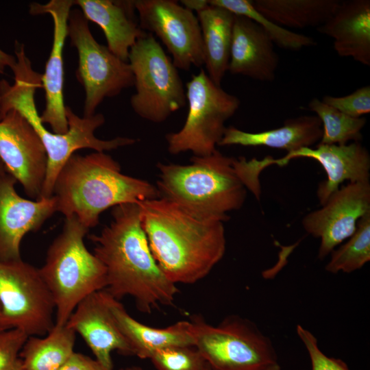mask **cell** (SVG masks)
<instances>
[{
	"label": "cell",
	"instance_id": "obj_1",
	"mask_svg": "<svg viewBox=\"0 0 370 370\" xmlns=\"http://www.w3.org/2000/svg\"><path fill=\"white\" fill-rule=\"evenodd\" d=\"M112 217L99 234L88 236L95 245L93 254L106 269L104 291L117 300L132 297L144 313L172 304L179 289L152 254L141 225L139 204L116 206Z\"/></svg>",
	"mask_w": 370,
	"mask_h": 370
},
{
	"label": "cell",
	"instance_id": "obj_2",
	"mask_svg": "<svg viewBox=\"0 0 370 370\" xmlns=\"http://www.w3.org/2000/svg\"><path fill=\"white\" fill-rule=\"evenodd\" d=\"M138 204L141 225L152 254L175 284L197 282L223 258L224 222L197 217L162 197Z\"/></svg>",
	"mask_w": 370,
	"mask_h": 370
},
{
	"label": "cell",
	"instance_id": "obj_3",
	"mask_svg": "<svg viewBox=\"0 0 370 370\" xmlns=\"http://www.w3.org/2000/svg\"><path fill=\"white\" fill-rule=\"evenodd\" d=\"M14 53L16 62L12 69L14 83L11 84L5 79L0 81V117L10 110H16L33 127L45 146L48 164L40 199L53 196L59 172L75 151L87 148L104 152L136 143V139L127 137L119 136L110 140L97 138L95 131L103 125L104 116L98 113L79 117L68 106L67 132L57 134L49 131L41 122L34 100L36 89L42 87V75L32 69L24 45L18 41L15 42Z\"/></svg>",
	"mask_w": 370,
	"mask_h": 370
},
{
	"label": "cell",
	"instance_id": "obj_4",
	"mask_svg": "<svg viewBox=\"0 0 370 370\" xmlns=\"http://www.w3.org/2000/svg\"><path fill=\"white\" fill-rule=\"evenodd\" d=\"M53 196L57 212L74 216L88 230L106 210L160 197L156 186L123 174L119 163L104 152L73 154L60 171Z\"/></svg>",
	"mask_w": 370,
	"mask_h": 370
},
{
	"label": "cell",
	"instance_id": "obj_5",
	"mask_svg": "<svg viewBox=\"0 0 370 370\" xmlns=\"http://www.w3.org/2000/svg\"><path fill=\"white\" fill-rule=\"evenodd\" d=\"M234 159L217 149L208 156H193L189 164L158 163L160 197L197 217L226 221L228 212L243 206L247 191Z\"/></svg>",
	"mask_w": 370,
	"mask_h": 370
},
{
	"label": "cell",
	"instance_id": "obj_6",
	"mask_svg": "<svg viewBox=\"0 0 370 370\" xmlns=\"http://www.w3.org/2000/svg\"><path fill=\"white\" fill-rule=\"evenodd\" d=\"M88 230L75 217H65L39 268L54 300L56 325H66L82 299L106 287V269L84 242Z\"/></svg>",
	"mask_w": 370,
	"mask_h": 370
},
{
	"label": "cell",
	"instance_id": "obj_7",
	"mask_svg": "<svg viewBox=\"0 0 370 370\" xmlns=\"http://www.w3.org/2000/svg\"><path fill=\"white\" fill-rule=\"evenodd\" d=\"M190 322L194 347L212 370H264L278 363L269 337L247 319L230 316L217 326L199 317Z\"/></svg>",
	"mask_w": 370,
	"mask_h": 370
},
{
	"label": "cell",
	"instance_id": "obj_8",
	"mask_svg": "<svg viewBox=\"0 0 370 370\" xmlns=\"http://www.w3.org/2000/svg\"><path fill=\"white\" fill-rule=\"evenodd\" d=\"M128 62L136 92L131 107L140 117L160 123L186 103L177 69L153 34L147 32L131 47Z\"/></svg>",
	"mask_w": 370,
	"mask_h": 370
},
{
	"label": "cell",
	"instance_id": "obj_9",
	"mask_svg": "<svg viewBox=\"0 0 370 370\" xmlns=\"http://www.w3.org/2000/svg\"><path fill=\"white\" fill-rule=\"evenodd\" d=\"M186 88L187 116L181 130L166 135L168 151L210 155L217 150L225 123L236 113L241 101L215 84L203 69L192 75Z\"/></svg>",
	"mask_w": 370,
	"mask_h": 370
},
{
	"label": "cell",
	"instance_id": "obj_10",
	"mask_svg": "<svg viewBox=\"0 0 370 370\" xmlns=\"http://www.w3.org/2000/svg\"><path fill=\"white\" fill-rule=\"evenodd\" d=\"M67 37L77 51L76 77L85 92L84 116H91L106 98L134 86V75L128 62L95 39L88 21L79 9L71 10Z\"/></svg>",
	"mask_w": 370,
	"mask_h": 370
},
{
	"label": "cell",
	"instance_id": "obj_11",
	"mask_svg": "<svg viewBox=\"0 0 370 370\" xmlns=\"http://www.w3.org/2000/svg\"><path fill=\"white\" fill-rule=\"evenodd\" d=\"M0 304L11 328L44 336L55 325L56 306L39 268L22 259L0 262Z\"/></svg>",
	"mask_w": 370,
	"mask_h": 370
},
{
	"label": "cell",
	"instance_id": "obj_12",
	"mask_svg": "<svg viewBox=\"0 0 370 370\" xmlns=\"http://www.w3.org/2000/svg\"><path fill=\"white\" fill-rule=\"evenodd\" d=\"M134 7L140 29L160 39L177 69L204 65L201 32L194 12L171 0H136Z\"/></svg>",
	"mask_w": 370,
	"mask_h": 370
},
{
	"label": "cell",
	"instance_id": "obj_13",
	"mask_svg": "<svg viewBox=\"0 0 370 370\" xmlns=\"http://www.w3.org/2000/svg\"><path fill=\"white\" fill-rule=\"evenodd\" d=\"M0 160L33 200L40 199L48 157L29 123L16 110L0 117Z\"/></svg>",
	"mask_w": 370,
	"mask_h": 370
},
{
	"label": "cell",
	"instance_id": "obj_14",
	"mask_svg": "<svg viewBox=\"0 0 370 370\" xmlns=\"http://www.w3.org/2000/svg\"><path fill=\"white\" fill-rule=\"evenodd\" d=\"M368 213L370 182H349L305 215L301 225L308 234L320 238L317 257L323 260L355 232L358 221Z\"/></svg>",
	"mask_w": 370,
	"mask_h": 370
},
{
	"label": "cell",
	"instance_id": "obj_15",
	"mask_svg": "<svg viewBox=\"0 0 370 370\" xmlns=\"http://www.w3.org/2000/svg\"><path fill=\"white\" fill-rule=\"evenodd\" d=\"M16 182L7 172L0 175V262L22 259L23 237L39 230L57 212L53 196L38 200L23 198L16 191Z\"/></svg>",
	"mask_w": 370,
	"mask_h": 370
},
{
	"label": "cell",
	"instance_id": "obj_16",
	"mask_svg": "<svg viewBox=\"0 0 370 370\" xmlns=\"http://www.w3.org/2000/svg\"><path fill=\"white\" fill-rule=\"evenodd\" d=\"M73 5V0H51L45 4L34 2L29 5L31 14H49L53 23L52 47L41 78L45 92V108L40 120L43 124H49L57 134H64L68 131L64 102L63 50L67 37L68 20Z\"/></svg>",
	"mask_w": 370,
	"mask_h": 370
},
{
	"label": "cell",
	"instance_id": "obj_17",
	"mask_svg": "<svg viewBox=\"0 0 370 370\" xmlns=\"http://www.w3.org/2000/svg\"><path fill=\"white\" fill-rule=\"evenodd\" d=\"M298 158L313 159L325 171L327 179L318 185L317 190V196L321 206L344 181L348 180L349 183L369 182L370 155L360 142L341 145L318 144L315 148H301L276 159L275 164L285 165L291 160Z\"/></svg>",
	"mask_w": 370,
	"mask_h": 370
},
{
	"label": "cell",
	"instance_id": "obj_18",
	"mask_svg": "<svg viewBox=\"0 0 370 370\" xmlns=\"http://www.w3.org/2000/svg\"><path fill=\"white\" fill-rule=\"evenodd\" d=\"M66 325L82 336L95 359L109 370H113L111 356L113 351L133 355L104 299L102 291L82 299Z\"/></svg>",
	"mask_w": 370,
	"mask_h": 370
},
{
	"label": "cell",
	"instance_id": "obj_19",
	"mask_svg": "<svg viewBox=\"0 0 370 370\" xmlns=\"http://www.w3.org/2000/svg\"><path fill=\"white\" fill-rule=\"evenodd\" d=\"M279 64L274 44L251 19L235 15L228 70L261 82H272Z\"/></svg>",
	"mask_w": 370,
	"mask_h": 370
},
{
	"label": "cell",
	"instance_id": "obj_20",
	"mask_svg": "<svg viewBox=\"0 0 370 370\" xmlns=\"http://www.w3.org/2000/svg\"><path fill=\"white\" fill-rule=\"evenodd\" d=\"M333 39L339 56L370 66V1H341L334 14L317 28Z\"/></svg>",
	"mask_w": 370,
	"mask_h": 370
},
{
	"label": "cell",
	"instance_id": "obj_21",
	"mask_svg": "<svg viewBox=\"0 0 370 370\" xmlns=\"http://www.w3.org/2000/svg\"><path fill=\"white\" fill-rule=\"evenodd\" d=\"M84 17L99 25L108 49L128 62L131 47L146 34L135 21L134 1L75 0Z\"/></svg>",
	"mask_w": 370,
	"mask_h": 370
},
{
	"label": "cell",
	"instance_id": "obj_22",
	"mask_svg": "<svg viewBox=\"0 0 370 370\" xmlns=\"http://www.w3.org/2000/svg\"><path fill=\"white\" fill-rule=\"evenodd\" d=\"M104 299L132 354L149 359L156 351L173 346H194L190 321H180L166 328L149 327L134 319L123 304L102 290Z\"/></svg>",
	"mask_w": 370,
	"mask_h": 370
},
{
	"label": "cell",
	"instance_id": "obj_23",
	"mask_svg": "<svg viewBox=\"0 0 370 370\" xmlns=\"http://www.w3.org/2000/svg\"><path fill=\"white\" fill-rule=\"evenodd\" d=\"M321 136L320 119L314 115H303L286 119L278 128L256 133L227 127L218 146H264L290 153L318 144Z\"/></svg>",
	"mask_w": 370,
	"mask_h": 370
},
{
	"label": "cell",
	"instance_id": "obj_24",
	"mask_svg": "<svg viewBox=\"0 0 370 370\" xmlns=\"http://www.w3.org/2000/svg\"><path fill=\"white\" fill-rule=\"evenodd\" d=\"M207 75L217 86L228 70L235 14L219 6L208 5L197 12Z\"/></svg>",
	"mask_w": 370,
	"mask_h": 370
},
{
	"label": "cell",
	"instance_id": "obj_25",
	"mask_svg": "<svg viewBox=\"0 0 370 370\" xmlns=\"http://www.w3.org/2000/svg\"><path fill=\"white\" fill-rule=\"evenodd\" d=\"M255 9L287 28L319 27L334 14L339 0H255Z\"/></svg>",
	"mask_w": 370,
	"mask_h": 370
},
{
	"label": "cell",
	"instance_id": "obj_26",
	"mask_svg": "<svg viewBox=\"0 0 370 370\" xmlns=\"http://www.w3.org/2000/svg\"><path fill=\"white\" fill-rule=\"evenodd\" d=\"M75 332L56 325L44 338L28 336L20 356L23 370H60L74 352Z\"/></svg>",
	"mask_w": 370,
	"mask_h": 370
},
{
	"label": "cell",
	"instance_id": "obj_27",
	"mask_svg": "<svg viewBox=\"0 0 370 370\" xmlns=\"http://www.w3.org/2000/svg\"><path fill=\"white\" fill-rule=\"evenodd\" d=\"M211 5L225 8L235 15L251 19L258 23L269 36L273 44L280 48L298 51L313 47L316 40L305 34H299L275 23L255 9L249 0H209Z\"/></svg>",
	"mask_w": 370,
	"mask_h": 370
},
{
	"label": "cell",
	"instance_id": "obj_28",
	"mask_svg": "<svg viewBox=\"0 0 370 370\" xmlns=\"http://www.w3.org/2000/svg\"><path fill=\"white\" fill-rule=\"evenodd\" d=\"M308 108L317 114L322 125V136L318 144L341 145L349 141L360 142L365 118L348 116L317 98L311 99Z\"/></svg>",
	"mask_w": 370,
	"mask_h": 370
},
{
	"label": "cell",
	"instance_id": "obj_29",
	"mask_svg": "<svg viewBox=\"0 0 370 370\" xmlns=\"http://www.w3.org/2000/svg\"><path fill=\"white\" fill-rule=\"evenodd\" d=\"M347 241L330 253L325 269L331 273H352L370 260V213L358 222L355 232Z\"/></svg>",
	"mask_w": 370,
	"mask_h": 370
},
{
	"label": "cell",
	"instance_id": "obj_30",
	"mask_svg": "<svg viewBox=\"0 0 370 370\" xmlns=\"http://www.w3.org/2000/svg\"><path fill=\"white\" fill-rule=\"evenodd\" d=\"M149 360L156 370H208L210 367L194 346H173L155 352Z\"/></svg>",
	"mask_w": 370,
	"mask_h": 370
},
{
	"label": "cell",
	"instance_id": "obj_31",
	"mask_svg": "<svg viewBox=\"0 0 370 370\" xmlns=\"http://www.w3.org/2000/svg\"><path fill=\"white\" fill-rule=\"evenodd\" d=\"M28 336L19 329H0V370H23L20 356Z\"/></svg>",
	"mask_w": 370,
	"mask_h": 370
},
{
	"label": "cell",
	"instance_id": "obj_32",
	"mask_svg": "<svg viewBox=\"0 0 370 370\" xmlns=\"http://www.w3.org/2000/svg\"><path fill=\"white\" fill-rule=\"evenodd\" d=\"M321 101L348 116L362 117L370 112V86L360 87L343 97L325 95Z\"/></svg>",
	"mask_w": 370,
	"mask_h": 370
},
{
	"label": "cell",
	"instance_id": "obj_33",
	"mask_svg": "<svg viewBox=\"0 0 370 370\" xmlns=\"http://www.w3.org/2000/svg\"><path fill=\"white\" fill-rule=\"evenodd\" d=\"M296 331L309 355L311 370H350L342 360L326 356L319 349L316 336L308 330L297 325Z\"/></svg>",
	"mask_w": 370,
	"mask_h": 370
},
{
	"label": "cell",
	"instance_id": "obj_34",
	"mask_svg": "<svg viewBox=\"0 0 370 370\" xmlns=\"http://www.w3.org/2000/svg\"><path fill=\"white\" fill-rule=\"evenodd\" d=\"M60 370H109L96 359L77 352L70 356Z\"/></svg>",
	"mask_w": 370,
	"mask_h": 370
},
{
	"label": "cell",
	"instance_id": "obj_35",
	"mask_svg": "<svg viewBox=\"0 0 370 370\" xmlns=\"http://www.w3.org/2000/svg\"><path fill=\"white\" fill-rule=\"evenodd\" d=\"M16 59L15 56L10 55L0 49V74H3L6 67L13 69L16 64Z\"/></svg>",
	"mask_w": 370,
	"mask_h": 370
},
{
	"label": "cell",
	"instance_id": "obj_36",
	"mask_svg": "<svg viewBox=\"0 0 370 370\" xmlns=\"http://www.w3.org/2000/svg\"><path fill=\"white\" fill-rule=\"evenodd\" d=\"M184 7L196 12L204 9L208 5V1L206 0H182L180 1Z\"/></svg>",
	"mask_w": 370,
	"mask_h": 370
},
{
	"label": "cell",
	"instance_id": "obj_37",
	"mask_svg": "<svg viewBox=\"0 0 370 370\" xmlns=\"http://www.w3.org/2000/svg\"><path fill=\"white\" fill-rule=\"evenodd\" d=\"M7 328H12L7 320L5 319L3 312L1 309V306L0 304V329H7Z\"/></svg>",
	"mask_w": 370,
	"mask_h": 370
},
{
	"label": "cell",
	"instance_id": "obj_38",
	"mask_svg": "<svg viewBox=\"0 0 370 370\" xmlns=\"http://www.w3.org/2000/svg\"><path fill=\"white\" fill-rule=\"evenodd\" d=\"M280 369H281L280 366L278 362V363H275L274 365H272L268 367L267 368H266L264 370H280Z\"/></svg>",
	"mask_w": 370,
	"mask_h": 370
},
{
	"label": "cell",
	"instance_id": "obj_39",
	"mask_svg": "<svg viewBox=\"0 0 370 370\" xmlns=\"http://www.w3.org/2000/svg\"><path fill=\"white\" fill-rule=\"evenodd\" d=\"M121 370H143V369L140 367L132 366V367H128L125 369H122ZM208 370H212V369L210 368Z\"/></svg>",
	"mask_w": 370,
	"mask_h": 370
},
{
	"label": "cell",
	"instance_id": "obj_40",
	"mask_svg": "<svg viewBox=\"0 0 370 370\" xmlns=\"http://www.w3.org/2000/svg\"><path fill=\"white\" fill-rule=\"evenodd\" d=\"M5 172L6 171H5V166L3 162H1V160H0V175L5 173Z\"/></svg>",
	"mask_w": 370,
	"mask_h": 370
},
{
	"label": "cell",
	"instance_id": "obj_41",
	"mask_svg": "<svg viewBox=\"0 0 370 370\" xmlns=\"http://www.w3.org/2000/svg\"></svg>",
	"mask_w": 370,
	"mask_h": 370
}]
</instances>
